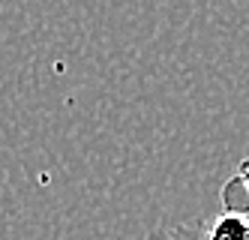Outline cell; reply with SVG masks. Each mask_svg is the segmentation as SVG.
<instances>
[{
    "mask_svg": "<svg viewBox=\"0 0 249 240\" xmlns=\"http://www.w3.org/2000/svg\"><path fill=\"white\" fill-rule=\"evenodd\" d=\"M219 198H222V210H225V213L249 216V189H246V183L240 180V174H231V177L225 180Z\"/></svg>",
    "mask_w": 249,
    "mask_h": 240,
    "instance_id": "obj_2",
    "label": "cell"
},
{
    "mask_svg": "<svg viewBox=\"0 0 249 240\" xmlns=\"http://www.w3.org/2000/svg\"><path fill=\"white\" fill-rule=\"evenodd\" d=\"M204 240H249V216L219 210L213 219H204Z\"/></svg>",
    "mask_w": 249,
    "mask_h": 240,
    "instance_id": "obj_1",
    "label": "cell"
},
{
    "mask_svg": "<svg viewBox=\"0 0 249 240\" xmlns=\"http://www.w3.org/2000/svg\"><path fill=\"white\" fill-rule=\"evenodd\" d=\"M237 174H240V180L246 183V189H249V159H243V162L237 165Z\"/></svg>",
    "mask_w": 249,
    "mask_h": 240,
    "instance_id": "obj_4",
    "label": "cell"
},
{
    "mask_svg": "<svg viewBox=\"0 0 249 240\" xmlns=\"http://www.w3.org/2000/svg\"><path fill=\"white\" fill-rule=\"evenodd\" d=\"M159 240H204V219L201 222H189V225H174Z\"/></svg>",
    "mask_w": 249,
    "mask_h": 240,
    "instance_id": "obj_3",
    "label": "cell"
}]
</instances>
